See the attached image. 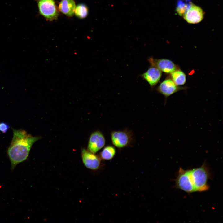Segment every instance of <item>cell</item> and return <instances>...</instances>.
Instances as JSON below:
<instances>
[{"mask_svg": "<svg viewBox=\"0 0 223 223\" xmlns=\"http://www.w3.org/2000/svg\"><path fill=\"white\" fill-rule=\"evenodd\" d=\"M12 130L13 137L7 150L12 170L27 159L33 145L41 138L40 136L28 134L24 130L12 129Z\"/></svg>", "mask_w": 223, "mask_h": 223, "instance_id": "1", "label": "cell"}, {"mask_svg": "<svg viewBox=\"0 0 223 223\" xmlns=\"http://www.w3.org/2000/svg\"><path fill=\"white\" fill-rule=\"evenodd\" d=\"M195 192H204L209 189L208 181L211 174L208 166L204 162L200 167L190 169Z\"/></svg>", "mask_w": 223, "mask_h": 223, "instance_id": "2", "label": "cell"}, {"mask_svg": "<svg viewBox=\"0 0 223 223\" xmlns=\"http://www.w3.org/2000/svg\"><path fill=\"white\" fill-rule=\"evenodd\" d=\"M110 138L113 145L120 149L133 146L135 141L133 132L128 129L112 131Z\"/></svg>", "mask_w": 223, "mask_h": 223, "instance_id": "3", "label": "cell"}, {"mask_svg": "<svg viewBox=\"0 0 223 223\" xmlns=\"http://www.w3.org/2000/svg\"><path fill=\"white\" fill-rule=\"evenodd\" d=\"M175 183L176 188L188 194L195 192L190 169L186 170L180 168L175 180Z\"/></svg>", "mask_w": 223, "mask_h": 223, "instance_id": "4", "label": "cell"}, {"mask_svg": "<svg viewBox=\"0 0 223 223\" xmlns=\"http://www.w3.org/2000/svg\"><path fill=\"white\" fill-rule=\"evenodd\" d=\"M36 1L40 15L50 21L57 19L59 13L54 0Z\"/></svg>", "mask_w": 223, "mask_h": 223, "instance_id": "5", "label": "cell"}, {"mask_svg": "<svg viewBox=\"0 0 223 223\" xmlns=\"http://www.w3.org/2000/svg\"><path fill=\"white\" fill-rule=\"evenodd\" d=\"M105 138L103 133L100 131L96 130L90 135L89 138L87 149L91 152L95 154L105 146Z\"/></svg>", "mask_w": 223, "mask_h": 223, "instance_id": "6", "label": "cell"}, {"mask_svg": "<svg viewBox=\"0 0 223 223\" xmlns=\"http://www.w3.org/2000/svg\"><path fill=\"white\" fill-rule=\"evenodd\" d=\"M82 162L88 168L96 170L99 168L101 164V159L99 156L89 151L88 149L83 148L81 151Z\"/></svg>", "mask_w": 223, "mask_h": 223, "instance_id": "7", "label": "cell"}, {"mask_svg": "<svg viewBox=\"0 0 223 223\" xmlns=\"http://www.w3.org/2000/svg\"><path fill=\"white\" fill-rule=\"evenodd\" d=\"M203 15V12L201 8L192 3L183 16L184 19L188 23L195 24L201 22Z\"/></svg>", "mask_w": 223, "mask_h": 223, "instance_id": "8", "label": "cell"}, {"mask_svg": "<svg viewBox=\"0 0 223 223\" xmlns=\"http://www.w3.org/2000/svg\"><path fill=\"white\" fill-rule=\"evenodd\" d=\"M148 60L151 66L157 68L161 72L166 73H171L176 70L175 64L169 59H157L151 57L149 58Z\"/></svg>", "mask_w": 223, "mask_h": 223, "instance_id": "9", "label": "cell"}, {"mask_svg": "<svg viewBox=\"0 0 223 223\" xmlns=\"http://www.w3.org/2000/svg\"><path fill=\"white\" fill-rule=\"evenodd\" d=\"M182 88L178 87L172 80L168 79L162 81L157 88L159 92L164 95L166 99Z\"/></svg>", "mask_w": 223, "mask_h": 223, "instance_id": "10", "label": "cell"}, {"mask_svg": "<svg viewBox=\"0 0 223 223\" xmlns=\"http://www.w3.org/2000/svg\"><path fill=\"white\" fill-rule=\"evenodd\" d=\"M162 75V72L157 68L152 66L142 74V77L153 87L157 84Z\"/></svg>", "mask_w": 223, "mask_h": 223, "instance_id": "11", "label": "cell"}, {"mask_svg": "<svg viewBox=\"0 0 223 223\" xmlns=\"http://www.w3.org/2000/svg\"><path fill=\"white\" fill-rule=\"evenodd\" d=\"M76 6L74 0H61L58 8L60 11L64 15L72 17L74 13Z\"/></svg>", "mask_w": 223, "mask_h": 223, "instance_id": "12", "label": "cell"}, {"mask_svg": "<svg viewBox=\"0 0 223 223\" xmlns=\"http://www.w3.org/2000/svg\"><path fill=\"white\" fill-rule=\"evenodd\" d=\"M116 154V150L113 146L107 145L103 147L99 156L102 160H110L112 159Z\"/></svg>", "mask_w": 223, "mask_h": 223, "instance_id": "13", "label": "cell"}, {"mask_svg": "<svg viewBox=\"0 0 223 223\" xmlns=\"http://www.w3.org/2000/svg\"><path fill=\"white\" fill-rule=\"evenodd\" d=\"M192 4L191 0H178L176 7L177 12L179 15L183 16Z\"/></svg>", "mask_w": 223, "mask_h": 223, "instance_id": "14", "label": "cell"}, {"mask_svg": "<svg viewBox=\"0 0 223 223\" xmlns=\"http://www.w3.org/2000/svg\"><path fill=\"white\" fill-rule=\"evenodd\" d=\"M172 81L177 85H183L186 82V77L185 73L180 70H175L171 73Z\"/></svg>", "mask_w": 223, "mask_h": 223, "instance_id": "15", "label": "cell"}, {"mask_svg": "<svg viewBox=\"0 0 223 223\" xmlns=\"http://www.w3.org/2000/svg\"><path fill=\"white\" fill-rule=\"evenodd\" d=\"M88 13V7L85 4H79L76 6L74 14L75 15L79 18L82 19L85 18L87 16Z\"/></svg>", "mask_w": 223, "mask_h": 223, "instance_id": "16", "label": "cell"}, {"mask_svg": "<svg viewBox=\"0 0 223 223\" xmlns=\"http://www.w3.org/2000/svg\"><path fill=\"white\" fill-rule=\"evenodd\" d=\"M9 128L10 126L7 123L4 122L0 123V131L2 133H6Z\"/></svg>", "mask_w": 223, "mask_h": 223, "instance_id": "17", "label": "cell"}]
</instances>
